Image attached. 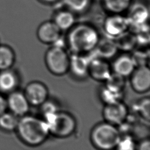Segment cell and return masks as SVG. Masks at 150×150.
I'll return each mask as SVG.
<instances>
[{
	"label": "cell",
	"mask_w": 150,
	"mask_h": 150,
	"mask_svg": "<svg viewBox=\"0 0 150 150\" xmlns=\"http://www.w3.org/2000/svg\"><path fill=\"white\" fill-rule=\"evenodd\" d=\"M100 36L94 26L87 23L75 24L66 36V43L71 53L87 54L93 52Z\"/></svg>",
	"instance_id": "6da1fadb"
},
{
	"label": "cell",
	"mask_w": 150,
	"mask_h": 150,
	"mask_svg": "<svg viewBox=\"0 0 150 150\" xmlns=\"http://www.w3.org/2000/svg\"><path fill=\"white\" fill-rule=\"evenodd\" d=\"M16 131L22 141L30 146L41 145L50 135L48 126L43 118L28 114L19 117Z\"/></svg>",
	"instance_id": "7a4b0ae2"
},
{
	"label": "cell",
	"mask_w": 150,
	"mask_h": 150,
	"mask_svg": "<svg viewBox=\"0 0 150 150\" xmlns=\"http://www.w3.org/2000/svg\"><path fill=\"white\" fill-rule=\"evenodd\" d=\"M121 135L117 126L104 121L93 128L90 141L98 150H112L117 146Z\"/></svg>",
	"instance_id": "3957f363"
},
{
	"label": "cell",
	"mask_w": 150,
	"mask_h": 150,
	"mask_svg": "<svg viewBox=\"0 0 150 150\" xmlns=\"http://www.w3.org/2000/svg\"><path fill=\"white\" fill-rule=\"evenodd\" d=\"M46 122L50 135L59 138L71 135L76 131L75 118L69 112L58 110L42 118Z\"/></svg>",
	"instance_id": "277c9868"
},
{
	"label": "cell",
	"mask_w": 150,
	"mask_h": 150,
	"mask_svg": "<svg viewBox=\"0 0 150 150\" xmlns=\"http://www.w3.org/2000/svg\"><path fill=\"white\" fill-rule=\"evenodd\" d=\"M47 70L56 76H62L69 71L70 54L62 46L52 45L45 55Z\"/></svg>",
	"instance_id": "5b68a950"
},
{
	"label": "cell",
	"mask_w": 150,
	"mask_h": 150,
	"mask_svg": "<svg viewBox=\"0 0 150 150\" xmlns=\"http://www.w3.org/2000/svg\"><path fill=\"white\" fill-rule=\"evenodd\" d=\"M105 36L112 39L129 29V24L126 16L122 14H109L103 23Z\"/></svg>",
	"instance_id": "8992f818"
},
{
	"label": "cell",
	"mask_w": 150,
	"mask_h": 150,
	"mask_svg": "<svg viewBox=\"0 0 150 150\" xmlns=\"http://www.w3.org/2000/svg\"><path fill=\"white\" fill-rule=\"evenodd\" d=\"M128 110L122 101L104 104L103 116L104 121L115 126H120L127 120Z\"/></svg>",
	"instance_id": "52a82bcc"
},
{
	"label": "cell",
	"mask_w": 150,
	"mask_h": 150,
	"mask_svg": "<svg viewBox=\"0 0 150 150\" xmlns=\"http://www.w3.org/2000/svg\"><path fill=\"white\" fill-rule=\"evenodd\" d=\"M111 73V66L108 60L96 56L93 51L89 58L88 75L96 81H105Z\"/></svg>",
	"instance_id": "ba28073f"
},
{
	"label": "cell",
	"mask_w": 150,
	"mask_h": 150,
	"mask_svg": "<svg viewBox=\"0 0 150 150\" xmlns=\"http://www.w3.org/2000/svg\"><path fill=\"white\" fill-rule=\"evenodd\" d=\"M23 93L30 105L39 107L48 100V89L44 83L39 81L29 83L25 87Z\"/></svg>",
	"instance_id": "9c48e42d"
},
{
	"label": "cell",
	"mask_w": 150,
	"mask_h": 150,
	"mask_svg": "<svg viewBox=\"0 0 150 150\" xmlns=\"http://www.w3.org/2000/svg\"><path fill=\"white\" fill-rule=\"evenodd\" d=\"M127 12L126 16L129 24V30L148 23L149 11L145 4L139 2H132Z\"/></svg>",
	"instance_id": "30bf717a"
},
{
	"label": "cell",
	"mask_w": 150,
	"mask_h": 150,
	"mask_svg": "<svg viewBox=\"0 0 150 150\" xmlns=\"http://www.w3.org/2000/svg\"><path fill=\"white\" fill-rule=\"evenodd\" d=\"M62 32L53 21H47L42 22L38 26L36 35L40 42L53 45L62 38Z\"/></svg>",
	"instance_id": "8fae6325"
},
{
	"label": "cell",
	"mask_w": 150,
	"mask_h": 150,
	"mask_svg": "<svg viewBox=\"0 0 150 150\" xmlns=\"http://www.w3.org/2000/svg\"><path fill=\"white\" fill-rule=\"evenodd\" d=\"M131 86L138 93H144L150 88V69L148 66L137 67L130 76Z\"/></svg>",
	"instance_id": "7c38bea8"
},
{
	"label": "cell",
	"mask_w": 150,
	"mask_h": 150,
	"mask_svg": "<svg viewBox=\"0 0 150 150\" xmlns=\"http://www.w3.org/2000/svg\"><path fill=\"white\" fill-rule=\"evenodd\" d=\"M6 101L9 111L18 117L28 114L30 104L23 92L15 90L9 93Z\"/></svg>",
	"instance_id": "4fadbf2b"
},
{
	"label": "cell",
	"mask_w": 150,
	"mask_h": 150,
	"mask_svg": "<svg viewBox=\"0 0 150 150\" xmlns=\"http://www.w3.org/2000/svg\"><path fill=\"white\" fill-rule=\"evenodd\" d=\"M89 63L88 54L71 53L70 55L69 71L77 78H84L88 76Z\"/></svg>",
	"instance_id": "5bb4252c"
},
{
	"label": "cell",
	"mask_w": 150,
	"mask_h": 150,
	"mask_svg": "<svg viewBox=\"0 0 150 150\" xmlns=\"http://www.w3.org/2000/svg\"><path fill=\"white\" fill-rule=\"evenodd\" d=\"M111 66L112 72L125 78L130 76L136 68L131 55L125 53L117 57Z\"/></svg>",
	"instance_id": "9a60e30c"
},
{
	"label": "cell",
	"mask_w": 150,
	"mask_h": 150,
	"mask_svg": "<svg viewBox=\"0 0 150 150\" xmlns=\"http://www.w3.org/2000/svg\"><path fill=\"white\" fill-rule=\"evenodd\" d=\"M118 51L113 39L107 36L100 37L94 50L96 56L108 60L113 57Z\"/></svg>",
	"instance_id": "2e32d148"
},
{
	"label": "cell",
	"mask_w": 150,
	"mask_h": 150,
	"mask_svg": "<svg viewBox=\"0 0 150 150\" xmlns=\"http://www.w3.org/2000/svg\"><path fill=\"white\" fill-rule=\"evenodd\" d=\"M75 13L66 9L57 11L53 17V21L63 31H68L76 24Z\"/></svg>",
	"instance_id": "e0dca14e"
},
{
	"label": "cell",
	"mask_w": 150,
	"mask_h": 150,
	"mask_svg": "<svg viewBox=\"0 0 150 150\" xmlns=\"http://www.w3.org/2000/svg\"><path fill=\"white\" fill-rule=\"evenodd\" d=\"M18 84V76L11 69L0 71L1 92L9 94L15 90Z\"/></svg>",
	"instance_id": "ac0fdd59"
},
{
	"label": "cell",
	"mask_w": 150,
	"mask_h": 150,
	"mask_svg": "<svg viewBox=\"0 0 150 150\" xmlns=\"http://www.w3.org/2000/svg\"><path fill=\"white\" fill-rule=\"evenodd\" d=\"M112 39L118 50L128 52L132 51L137 47L136 36L129 29Z\"/></svg>",
	"instance_id": "d6986e66"
},
{
	"label": "cell",
	"mask_w": 150,
	"mask_h": 150,
	"mask_svg": "<svg viewBox=\"0 0 150 150\" xmlns=\"http://www.w3.org/2000/svg\"><path fill=\"white\" fill-rule=\"evenodd\" d=\"M104 9L109 14H122L127 12L132 0H101Z\"/></svg>",
	"instance_id": "ffe728a7"
},
{
	"label": "cell",
	"mask_w": 150,
	"mask_h": 150,
	"mask_svg": "<svg viewBox=\"0 0 150 150\" xmlns=\"http://www.w3.org/2000/svg\"><path fill=\"white\" fill-rule=\"evenodd\" d=\"M15 55L8 46L0 45V71L11 69L14 64Z\"/></svg>",
	"instance_id": "44dd1931"
},
{
	"label": "cell",
	"mask_w": 150,
	"mask_h": 150,
	"mask_svg": "<svg viewBox=\"0 0 150 150\" xmlns=\"http://www.w3.org/2000/svg\"><path fill=\"white\" fill-rule=\"evenodd\" d=\"M19 117L11 112L6 111L0 115V128L6 132L16 130Z\"/></svg>",
	"instance_id": "7402d4cb"
},
{
	"label": "cell",
	"mask_w": 150,
	"mask_h": 150,
	"mask_svg": "<svg viewBox=\"0 0 150 150\" xmlns=\"http://www.w3.org/2000/svg\"><path fill=\"white\" fill-rule=\"evenodd\" d=\"M66 8L74 13H82L90 7L91 0H61Z\"/></svg>",
	"instance_id": "603a6c76"
},
{
	"label": "cell",
	"mask_w": 150,
	"mask_h": 150,
	"mask_svg": "<svg viewBox=\"0 0 150 150\" xmlns=\"http://www.w3.org/2000/svg\"><path fill=\"white\" fill-rule=\"evenodd\" d=\"M104 82L107 88L115 91L122 92L125 86V77L112 71Z\"/></svg>",
	"instance_id": "cb8c5ba5"
},
{
	"label": "cell",
	"mask_w": 150,
	"mask_h": 150,
	"mask_svg": "<svg viewBox=\"0 0 150 150\" xmlns=\"http://www.w3.org/2000/svg\"><path fill=\"white\" fill-rule=\"evenodd\" d=\"M137 42V46L145 47L149 43V28L148 23L137 27L132 30Z\"/></svg>",
	"instance_id": "d4e9b609"
},
{
	"label": "cell",
	"mask_w": 150,
	"mask_h": 150,
	"mask_svg": "<svg viewBox=\"0 0 150 150\" xmlns=\"http://www.w3.org/2000/svg\"><path fill=\"white\" fill-rule=\"evenodd\" d=\"M145 49V47H141V49L135 48L132 51V53L131 54V56L136 67L148 66L149 57V51L148 50H146Z\"/></svg>",
	"instance_id": "484cf974"
},
{
	"label": "cell",
	"mask_w": 150,
	"mask_h": 150,
	"mask_svg": "<svg viewBox=\"0 0 150 150\" xmlns=\"http://www.w3.org/2000/svg\"><path fill=\"white\" fill-rule=\"evenodd\" d=\"M122 92H117L104 87L100 91V98L104 104L122 101Z\"/></svg>",
	"instance_id": "4316f807"
},
{
	"label": "cell",
	"mask_w": 150,
	"mask_h": 150,
	"mask_svg": "<svg viewBox=\"0 0 150 150\" xmlns=\"http://www.w3.org/2000/svg\"><path fill=\"white\" fill-rule=\"evenodd\" d=\"M137 144L132 136L121 135L120 139L115 146V150H136Z\"/></svg>",
	"instance_id": "83f0119b"
},
{
	"label": "cell",
	"mask_w": 150,
	"mask_h": 150,
	"mask_svg": "<svg viewBox=\"0 0 150 150\" xmlns=\"http://www.w3.org/2000/svg\"><path fill=\"white\" fill-rule=\"evenodd\" d=\"M138 113L141 117L149 121L150 117V101L148 97L141 99L137 105Z\"/></svg>",
	"instance_id": "f1b7e54d"
},
{
	"label": "cell",
	"mask_w": 150,
	"mask_h": 150,
	"mask_svg": "<svg viewBox=\"0 0 150 150\" xmlns=\"http://www.w3.org/2000/svg\"><path fill=\"white\" fill-rule=\"evenodd\" d=\"M39 107H40L41 112L43 115V117H45V115L52 114L59 110L57 108L56 105L54 103H52V101H49L48 100H47L44 103H43Z\"/></svg>",
	"instance_id": "f546056e"
},
{
	"label": "cell",
	"mask_w": 150,
	"mask_h": 150,
	"mask_svg": "<svg viewBox=\"0 0 150 150\" xmlns=\"http://www.w3.org/2000/svg\"><path fill=\"white\" fill-rule=\"evenodd\" d=\"M136 150H150V141L148 139H144L137 145Z\"/></svg>",
	"instance_id": "4dcf8cb0"
},
{
	"label": "cell",
	"mask_w": 150,
	"mask_h": 150,
	"mask_svg": "<svg viewBox=\"0 0 150 150\" xmlns=\"http://www.w3.org/2000/svg\"><path fill=\"white\" fill-rule=\"evenodd\" d=\"M7 101L6 98H5L2 95L0 94V115L6 111H7Z\"/></svg>",
	"instance_id": "1f68e13d"
},
{
	"label": "cell",
	"mask_w": 150,
	"mask_h": 150,
	"mask_svg": "<svg viewBox=\"0 0 150 150\" xmlns=\"http://www.w3.org/2000/svg\"><path fill=\"white\" fill-rule=\"evenodd\" d=\"M39 1L43 2V4H54L61 1V0H39Z\"/></svg>",
	"instance_id": "d6a6232c"
}]
</instances>
